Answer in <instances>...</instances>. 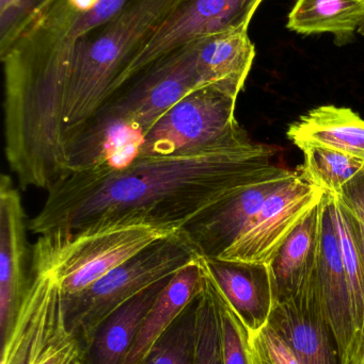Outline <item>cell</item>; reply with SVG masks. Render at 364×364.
<instances>
[{
  "label": "cell",
  "mask_w": 364,
  "mask_h": 364,
  "mask_svg": "<svg viewBox=\"0 0 364 364\" xmlns=\"http://www.w3.org/2000/svg\"><path fill=\"white\" fill-rule=\"evenodd\" d=\"M237 96L215 85L194 90L143 139L139 156H168L226 142L251 141L235 117Z\"/></svg>",
  "instance_id": "obj_7"
},
{
  "label": "cell",
  "mask_w": 364,
  "mask_h": 364,
  "mask_svg": "<svg viewBox=\"0 0 364 364\" xmlns=\"http://www.w3.org/2000/svg\"><path fill=\"white\" fill-rule=\"evenodd\" d=\"M251 364H301L288 344L269 325L249 333Z\"/></svg>",
  "instance_id": "obj_28"
},
{
  "label": "cell",
  "mask_w": 364,
  "mask_h": 364,
  "mask_svg": "<svg viewBox=\"0 0 364 364\" xmlns=\"http://www.w3.org/2000/svg\"><path fill=\"white\" fill-rule=\"evenodd\" d=\"M180 0H126L81 41L62 119L66 158L75 139L108 102L118 79L138 57Z\"/></svg>",
  "instance_id": "obj_3"
},
{
  "label": "cell",
  "mask_w": 364,
  "mask_h": 364,
  "mask_svg": "<svg viewBox=\"0 0 364 364\" xmlns=\"http://www.w3.org/2000/svg\"><path fill=\"white\" fill-rule=\"evenodd\" d=\"M327 194L339 237L342 262L352 301L353 318L356 329L354 361L364 327V246L356 218L343 203H340L337 195L333 193Z\"/></svg>",
  "instance_id": "obj_23"
},
{
  "label": "cell",
  "mask_w": 364,
  "mask_h": 364,
  "mask_svg": "<svg viewBox=\"0 0 364 364\" xmlns=\"http://www.w3.org/2000/svg\"><path fill=\"white\" fill-rule=\"evenodd\" d=\"M312 280L325 314L337 336L344 364H350L356 346V329L350 289L340 252L339 237L326 192L322 198L320 250Z\"/></svg>",
  "instance_id": "obj_14"
},
{
  "label": "cell",
  "mask_w": 364,
  "mask_h": 364,
  "mask_svg": "<svg viewBox=\"0 0 364 364\" xmlns=\"http://www.w3.org/2000/svg\"><path fill=\"white\" fill-rule=\"evenodd\" d=\"M198 260L202 271V288L197 306L194 364H224L215 289L201 255Z\"/></svg>",
  "instance_id": "obj_25"
},
{
  "label": "cell",
  "mask_w": 364,
  "mask_h": 364,
  "mask_svg": "<svg viewBox=\"0 0 364 364\" xmlns=\"http://www.w3.org/2000/svg\"><path fill=\"white\" fill-rule=\"evenodd\" d=\"M293 172L274 166L261 178L218 201L182 229L201 256L219 257L239 240L267 197Z\"/></svg>",
  "instance_id": "obj_11"
},
{
  "label": "cell",
  "mask_w": 364,
  "mask_h": 364,
  "mask_svg": "<svg viewBox=\"0 0 364 364\" xmlns=\"http://www.w3.org/2000/svg\"><path fill=\"white\" fill-rule=\"evenodd\" d=\"M324 193L297 168L267 197L239 240L217 258L267 264Z\"/></svg>",
  "instance_id": "obj_10"
},
{
  "label": "cell",
  "mask_w": 364,
  "mask_h": 364,
  "mask_svg": "<svg viewBox=\"0 0 364 364\" xmlns=\"http://www.w3.org/2000/svg\"><path fill=\"white\" fill-rule=\"evenodd\" d=\"M21 197L9 175L0 178V331L1 341L12 328L30 284L31 250Z\"/></svg>",
  "instance_id": "obj_12"
},
{
  "label": "cell",
  "mask_w": 364,
  "mask_h": 364,
  "mask_svg": "<svg viewBox=\"0 0 364 364\" xmlns=\"http://www.w3.org/2000/svg\"><path fill=\"white\" fill-rule=\"evenodd\" d=\"M213 284L219 314L224 364H251L249 331L233 311L214 280Z\"/></svg>",
  "instance_id": "obj_27"
},
{
  "label": "cell",
  "mask_w": 364,
  "mask_h": 364,
  "mask_svg": "<svg viewBox=\"0 0 364 364\" xmlns=\"http://www.w3.org/2000/svg\"><path fill=\"white\" fill-rule=\"evenodd\" d=\"M202 259L216 286L249 333L266 326L274 307L267 264L217 257Z\"/></svg>",
  "instance_id": "obj_16"
},
{
  "label": "cell",
  "mask_w": 364,
  "mask_h": 364,
  "mask_svg": "<svg viewBox=\"0 0 364 364\" xmlns=\"http://www.w3.org/2000/svg\"><path fill=\"white\" fill-rule=\"evenodd\" d=\"M198 295L152 346L140 364H194Z\"/></svg>",
  "instance_id": "obj_26"
},
{
  "label": "cell",
  "mask_w": 364,
  "mask_h": 364,
  "mask_svg": "<svg viewBox=\"0 0 364 364\" xmlns=\"http://www.w3.org/2000/svg\"><path fill=\"white\" fill-rule=\"evenodd\" d=\"M336 195V194H335ZM337 198L356 218L364 246V171L343 186ZM364 354V327L360 346L352 364H358Z\"/></svg>",
  "instance_id": "obj_29"
},
{
  "label": "cell",
  "mask_w": 364,
  "mask_h": 364,
  "mask_svg": "<svg viewBox=\"0 0 364 364\" xmlns=\"http://www.w3.org/2000/svg\"><path fill=\"white\" fill-rule=\"evenodd\" d=\"M198 250L183 229L155 242L75 294L64 295L68 331L83 350L113 310L196 260Z\"/></svg>",
  "instance_id": "obj_5"
},
{
  "label": "cell",
  "mask_w": 364,
  "mask_h": 364,
  "mask_svg": "<svg viewBox=\"0 0 364 364\" xmlns=\"http://www.w3.org/2000/svg\"><path fill=\"white\" fill-rule=\"evenodd\" d=\"M126 0H47L0 42L4 154L23 190L66 172L62 119L81 41Z\"/></svg>",
  "instance_id": "obj_2"
},
{
  "label": "cell",
  "mask_w": 364,
  "mask_h": 364,
  "mask_svg": "<svg viewBox=\"0 0 364 364\" xmlns=\"http://www.w3.org/2000/svg\"><path fill=\"white\" fill-rule=\"evenodd\" d=\"M262 1L180 0L138 57L118 79L111 96L160 58L214 34L248 27Z\"/></svg>",
  "instance_id": "obj_9"
},
{
  "label": "cell",
  "mask_w": 364,
  "mask_h": 364,
  "mask_svg": "<svg viewBox=\"0 0 364 364\" xmlns=\"http://www.w3.org/2000/svg\"><path fill=\"white\" fill-rule=\"evenodd\" d=\"M269 146L226 142L168 156H138L121 170L100 166L68 173L47 190L28 222L43 235L110 223L135 222L181 230L197 216L275 166Z\"/></svg>",
  "instance_id": "obj_1"
},
{
  "label": "cell",
  "mask_w": 364,
  "mask_h": 364,
  "mask_svg": "<svg viewBox=\"0 0 364 364\" xmlns=\"http://www.w3.org/2000/svg\"><path fill=\"white\" fill-rule=\"evenodd\" d=\"M201 288L202 271L197 258L177 271L158 295L139 328L124 364H140L152 346L200 293Z\"/></svg>",
  "instance_id": "obj_20"
},
{
  "label": "cell",
  "mask_w": 364,
  "mask_h": 364,
  "mask_svg": "<svg viewBox=\"0 0 364 364\" xmlns=\"http://www.w3.org/2000/svg\"><path fill=\"white\" fill-rule=\"evenodd\" d=\"M177 231L135 222L53 229L38 235L32 246L30 274H51L64 295L75 294Z\"/></svg>",
  "instance_id": "obj_4"
},
{
  "label": "cell",
  "mask_w": 364,
  "mask_h": 364,
  "mask_svg": "<svg viewBox=\"0 0 364 364\" xmlns=\"http://www.w3.org/2000/svg\"><path fill=\"white\" fill-rule=\"evenodd\" d=\"M267 325L288 344L299 363L344 364L312 275L294 299L274 306Z\"/></svg>",
  "instance_id": "obj_13"
},
{
  "label": "cell",
  "mask_w": 364,
  "mask_h": 364,
  "mask_svg": "<svg viewBox=\"0 0 364 364\" xmlns=\"http://www.w3.org/2000/svg\"><path fill=\"white\" fill-rule=\"evenodd\" d=\"M145 136L137 124L102 108L71 145L66 174L100 166L126 168L140 154Z\"/></svg>",
  "instance_id": "obj_15"
},
{
  "label": "cell",
  "mask_w": 364,
  "mask_h": 364,
  "mask_svg": "<svg viewBox=\"0 0 364 364\" xmlns=\"http://www.w3.org/2000/svg\"><path fill=\"white\" fill-rule=\"evenodd\" d=\"M358 364H364V354L363 358L360 359V361H359Z\"/></svg>",
  "instance_id": "obj_33"
},
{
  "label": "cell",
  "mask_w": 364,
  "mask_h": 364,
  "mask_svg": "<svg viewBox=\"0 0 364 364\" xmlns=\"http://www.w3.org/2000/svg\"><path fill=\"white\" fill-rule=\"evenodd\" d=\"M13 0H0V11L4 10V9L8 8L11 4H12Z\"/></svg>",
  "instance_id": "obj_31"
},
{
  "label": "cell",
  "mask_w": 364,
  "mask_h": 364,
  "mask_svg": "<svg viewBox=\"0 0 364 364\" xmlns=\"http://www.w3.org/2000/svg\"><path fill=\"white\" fill-rule=\"evenodd\" d=\"M288 138L297 147L312 143L364 157V119L350 108L313 109L288 127Z\"/></svg>",
  "instance_id": "obj_21"
},
{
  "label": "cell",
  "mask_w": 364,
  "mask_h": 364,
  "mask_svg": "<svg viewBox=\"0 0 364 364\" xmlns=\"http://www.w3.org/2000/svg\"><path fill=\"white\" fill-rule=\"evenodd\" d=\"M254 58L256 46L248 36V27L202 38L197 60L201 85H218L239 96L245 87Z\"/></svg>",
  "instance_id": "obj_19"
},
{
  "label": "cell",
  "mask_w": 364,
  "mask_h": 364,
  "mask_svg": "<svg viewBox=\"0 0 364 364\" xmlns=\"http://www.w3.org/2000/svg\"><path fill=\"white\" fill-rule=\"evenodd\" d=\"M173 275L145 289L105 318L83 350L80 364H124L147 312Z\"/></svg>",
  "instance_id": "obj_18"
},
{
  "label": "cell",
  "mask_w": 364,
  "mask_h": 364,
  "mask_svg": "<svg viewBox=\"0 0 364 364\" xmlns=\"http://www.w3.org/2000/svg\"><path fill=\"white\" fill-rule=\"evenodd\" d=\"M321 228L322 199L301 218L267 263L274 306L294 299L309 282L318 261Z\"/></svg>",
  "instance_id": "obj_17"
},
{
  "label": "cell",
  "mask_w": 364,
  "mask_h": 364,
  "mask_svg": "<svg viewBox=\"0 0 364 364\" xmlns=\"http://www.w3.org/2000/svg\"><path fill=\"white\" fill-rule=\"evenodd\" d=\"M83 348L68 331L63 292L51 274H30V284L0 364H80Z\"/></svg>",
  "instance_id": "obj_6"
},
{
  "label": "cell",
  "mask_w": 364,
  "mask_h": 364,
  "mask_svg": "<svg viewBox=\"0 0 364 364\" xmlns=\"http://www.w3.org/2000/svg\"><path fill=\"white\" fill-rule=\"evenodd\" d=\"M364 21V0H297L288 29L301 34L331 33L339 46L353 41Z\"/></svg>",
  "instance_id": "obj_22"
},
{
  "label": "cell",
  "mask_w": 364,
  "mask_h": 364,
  "mask_svg": "<svg viewBox=\"0 0 364 364\" xmlns=\"http://www.w3.org/2000/svg\"><path fill=\"white\" fill-rule=\"evenodd\" d=\"M47 0H13L12 4L0 11V42L8 38L34 11Z\"/></svg>",
  "instance_id": "obj_30"
},
{
  "label": "cell",
  "mask_w": 364,
  "mask_h": 364,
  "mask_svg": "<svg viewBox=\"0 0 364 364\" xmlns=\"http://www.w3.org/2000/svg\"><path fill=\"white\" fill-rule=\"evenodd\" d=\"M358 33L361 34V36H364V21H363V23H361L360 28H359Z\"/></svg>",
  "instance_id": "obj_32"
},
{
  "label": "cell",
  "mask_w": 364,
  "mask_h": 364,
  "mask_svg": "<svg viewBox=\"0 0 364 364\" xmlns=\"http://www.w3.org/2000/svg\"><path fill=\"white\" fill-rule=\"evenodd\" d=\"M305 162L299 172L324 192L338 195L345 184L364 171V157L321 144L299 145Z\"/></svg>",
  "instance_id": "obj_24"
},
{
  "label": "cell",
  "mask_w": 364,
  "mask_h": 364,
  "mask_svg": "<svg viewBox=\"0 0 364 364\" xmlns=\"http://www.w3.org/2000/svg\"><path fill=\"white\" fill-rule=\"evenodd\" d=\"M200 41L150 64L118 90L103 108L137 124L147 134L180 100L202 87L197 68Z\"/></svg>",
  "instance_id": "obj_8"
}]
</instances>
